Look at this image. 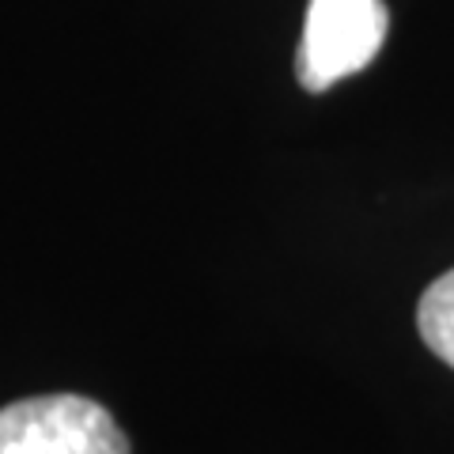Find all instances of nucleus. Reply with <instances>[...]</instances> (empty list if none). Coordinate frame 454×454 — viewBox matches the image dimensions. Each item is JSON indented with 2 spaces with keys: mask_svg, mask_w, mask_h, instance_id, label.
<instances>
[{
  "mask_svg": "<svg viewBox=\"0 0 454 454\" xmlns=\"http://www.w3.org/2000/svg\"><path fill=\"white\" fill-rule=\"evenodd\" d=\"M387 27L390 16L382 0H310L295 76L315 95L330 91L337 80L356 76L375 61Z\"/></svg>",
  "mask_w": 454,
  "mask_h": 454,
  "instance_id": "2",
  "label": "nucleus"
},
{
  "mask_svg": "<svg viewBox=\"0 0 454 454\" xmlns=\"http://www.w3.org/2000/svg\"><path fill=\"white\" fill-rule=\"evenodd\" d=\"M417 325H420L424 345H428L443 364L454 367V269L439 280H432L428 292L420 295Z\"/></svg>",
  "mask_w": 454,
  "mask_h": 454,
  "instance_id": "3",
  "label": "nucleus"
},
{
  "mask_svg": "<svg viewBox=\"0 0 454 454\" xmlns=\"http://www.w3.org/2000/svg\"><path fill=\"white\" fill-rule=\"evenodd\" d=\"M0 454H129V439L91 397L38 394L0 409Z\"/></svg>",
  "mask_w": 454,
  "mask_h": 454,
  "instance_id": "1",
  "label": "nucleus"
}]
</instances>
